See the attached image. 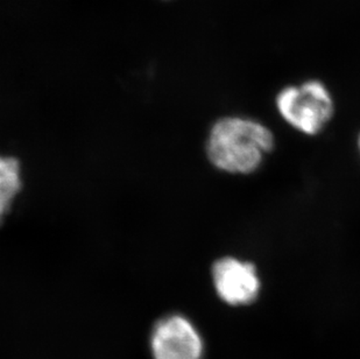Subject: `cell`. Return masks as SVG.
Returning <instances> with one entry per match:
<instances>
[{
  "label": "cell",
  "mask_w": 360,
  "mask_h": 359,
  "mask_svg": "<svg viewBox=\"0 0 360 359\" xmlns=\"http://www.w3.org/2000/svg\"><path fill=\"white\" fill-rule=\"evenodd\" d=\"M276 146L272 130L255 119L228 115L218 119L207 140V159L217 170L250 175Z\"/></svg>",
  "instance_id": "cell-1"
},
{
  "label": "cell",
  "mask_w": 360,
  "mask_h": 359,
  "mask_svg": "<svg viewBox=\"0 0 360 359\" xmlns=\"http://www.w3.org/2000/svg\"><path fill=\"white\" fill-rule=\"evenodd\" d=\"M280 117L306 136H316L335 115V102L329 89L319 80L288 85L276 99Z\"/></svg>",
  "instance_id": "cell-2"
},
{
  "label": "cell",
  "mask_w": 360,
  "mask_h": 359,
  "mask_svg": "<svg viewBox=\"0 0 360 359\" xmlns=\"http://www.w3.org/2000/svg\"><path fill=\"white\" fill-rule=\"evenodd\" d=\"M212 282L221 301L231 307H245L257 301L262 291V279L252 261L232 256L214 261Z\"/></svg>",
  "instance_id": "cell-3"
},
{
  "label": "cell",
  "mask_w": 360,
  "mask_h": 359,
  "mask_svg": "<svg viewBox=\"0 0 360 359\" xmlns=\"http://www.w3.org/2000/svg\"><path fill=\"white\" fill-rule=\"evenodd\" d=\"M154 359H203L204 342L198 329L182 315L167 316L150 336Z\"/></svg>",
  "instance_id": "cell-4"
},
{
  "label": "cell",
  "mask_w": 360,
  "mask_h": 359,
  "mask_svg": "<svg viewBox=\"0 0 360 359\" xmlns=\"http://www.w3.org/2000/svg\"><path fill=\"white\" fill-rule=\"evenodd\" d=\"M21 168L13 156H0V225L21 190Z\"/></svg>",
  "instance_id": "cell-5"
},
{
  "label": "cell",
  "mask_w": 360,
  "mask_h": 359,
  "mask_svg": "<svg viewBox=\"0 0 360 359\" xmlns=\"http://www.w3.org/2000/svg\"><path fill=\"white\" fill-rule=\"evenodd\" d=\"M358 149H359L360 153V134L359 137H358Z\"/></svg>",
  "instance_id": "cell-6"
},
{
  "label": "cell",
  "mask_w": 360,
  "mask_h": 359,
  "mask_svg": "<svg viewBox=\"0 0 360 359\" xmlns=\"http://www.w3.org/2000/svg\"><path fill=\"white\" fill-rule=\"evenodd\" d=\"M163 1H169V0H163Z\"/></svg>",
  "instance_id": "cell-7"
}]
</instances>
